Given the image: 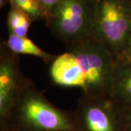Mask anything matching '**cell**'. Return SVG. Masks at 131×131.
<instances>
[{"instance_id": "cell-12", "label": "cell", "mask_w": 131, "mask_h": 131, "mask_svg": "<svg viewBox=\"0 0 131 131\" xmlns=\"http://www.w3.org/2000/svg\"><path fill=\"white\" fill-rule=\"evenodd\" d=\"M42 4L43 8L45 9L46 15L47 16L50 13L52 9L56 7V5L61 1V0H39ZM46 18V19H47Z\"/></svg>"}, {"instance_id": "cell-4", "label": "cell", "mask_w": 131, "mask_h": 131, "mask_svg": "<svg viewBox=\"0 0 131 131\" xmlns=\"http://www.w3.org/2000/svg\"><path fill=\"white\" fill-rule=\"evenodd\" d=\"M131 37V1L95 0L93 37L117 59Z\"/></svg>"}, {"instance_id": "cell-14", "label": "cell", "mask_w": 131, "mask_h": 131, "mask_svg": "<svg viewBox=\"0 0 131 131\" xmlns=\"http://www.w3.org/2000/svg\"><path fill=\"white\" fill-rule=\"evenodd\" d=\"M125 131H131V108H127L126 123Z\"/></svg>"}, {"instance_id": "cell-3", "label": "cell", "mask_w": 131, "mask_h": 131, "mask_svg": "<svg viewBox=\"0 0 131 131\" xmlns=\"http://www.w3.org/2000/svg\"><path fill=\"white\" fill-rule=\"evenodd\" d=\"M95 0H61L47 16L52 34L66 48L93 37Z\"/></svg>"}, {"instance_id": "cell-13", "label": "cell", "mask_w": 131, "mask_h": 131, "mask_svg": "<svg viewBox=\"0 0 131 131\" xmlns=\"http://www.w3.org/2000/svg\"><path fill=\"white\" fill-rule=\"evenodd\" d=\"M11 52H9L6 45V42H3L0 39V63L6 58Z\"/></svg>"}, {"instance_id": "cell-8", "label": "cell", "mask_w": 131, "mask_h": 131, "mask_svg": "<svg viewBox=\"0 0 131 131\" xmlns=\"http://www.w3.org/2000/svg\"><path fill=\"white\" fill-rule=\"evenodd\" d=\"M6 45L9 52L17 56L26 55L37 57L49 65L57 56L45 51L27 37H18L14 34H9Z\"/></svg>"}, {"instance_id": "cell-16", "label": "cell", "mask_w": 131, "mask_h": 131, "mask_svg": "<svg viewBox=\"0 0 131 131\" xmlns=\"http://www.w3.org/2000/svg\"><path fill=\"white\" fill-rule=\"evenodd\" d=\"M3 5H4V0H0V9L2 7Z\"/></svg>"}, {"instance_id": "cell-9", "label": "cell", "mask_w": 131, "mask_h": 131, "mask_svg": "<svg viewBox=\"0 0 131 131\" xmlns=\"http://www.w3.org/2000/svg\"><path fill=\"white\" fill-rule=\"evenodd\" d=\"M33 20L20 9L12 7L7 15V26L9 34L18 37H27L28 29Z\"/></svg>"}, {"instance_id": "cell-6", "label": "cell", "mask_w": 131, "mask_h": 131, "mask_svg": "<svg viewBox=\"0 0 131 131\" xmlns=\"http://www.w3.org/2000/svg\"><path fill=\"white\" fill-rule=\"evenodd\" d=\"M26 79L20 69L18 56L10 52L0 63V128L7 126Z\"/></svg>"}, {"instance_id": "cell-15", "label": "cell", "mask_w": 131, "mask_h": 131, "mask_svg": "<svg viewBox=\"0 0 131 131\" xmlns=\"http://www.w3.org/2000/svg\"><path fill=\"white\" fill-rule=\"evenodd\" d=\"M0 131H14L12 129H10L8 127H2V128H0Z\"/></svg>"}, {"instance_id": "cell-5", "label": "cell", "mask_w": 131, "mask_h": 131, "mask_svg": "<svg viewBox=\"0 0 131 131\" xmlns=\"http://www.w3.org/2000/svg\"><path fill=\"white\" fill-rule=\"evenodd\" d=\"M80 131H125L127 108L112 96L81 95L74 112Z\"/></svg>"}, {"instance_id": "cell-10", "label": "cell", "mask_w": 131, "mask_h": 131, "mask_svg": "<svg viewBox=\"0 0 131 131\" xmlns=\"http://www.w3.org/2000/svg\"><path fill=\"white\" fill-rule=\"evenodd\" d=\"M12 7L20 9L28 14L33 20L47 18V15L39 0H9Z\"/></svg>"}, {"instance_id": "cell-1", "label": "cell", "mask_w": 131, "mask_h": 131, "mask_svg": "<svg viewBox=\"0 0 131 131\" xmlns=\"http://www.w3.org/2000/svg\"><path fill=\"white\" fill-rule=\"evenodd\" d=\"M116 62L110 50L93 38L56 56L49 74L53 84L80 88L86 97L111 96Z\"/></svg>"}, {"instance_id": "cell-2", "label": "cell", "mask_w": 131, "mask_h": 131, "mask_svg": "<svg viewBox=\"0 0 131 131\" xmlns=\"http://www.w3.org/2000/svg\"><path fill=\"white\" fill-rule=\"evenodd\" d=\"M6 127L14 131H80L74 112L52 104L27 77Z\"/></svg>"}, {"instance_id": "cell-11", "label": "cell", "mask_w": 131, "mask_h": 131, "mask_svg": "<svg viewBox=\"0 0 131 131\" xmlns=\"http://www.w3.org/2000/svg\"><path fill=\"white\" fill-rule=\"evenodd\" d=\"M117 61L131 65V37L122 52L117 58Z\"/></svg>"}, {"instance_id": "cell-7", "label": "cell", "mask_w": 131, "mask_h": 131, "mask_svg": "<svg viewBox=\"0 0 131 131\" xmlns=\"http://www.w3.org/2000/svg\"><path fill=\"white\" fill-rule=\"evenodd\" d=\"M111 96L125 108H131V65L117 61Z\"/></svg>"}]
</instances>
